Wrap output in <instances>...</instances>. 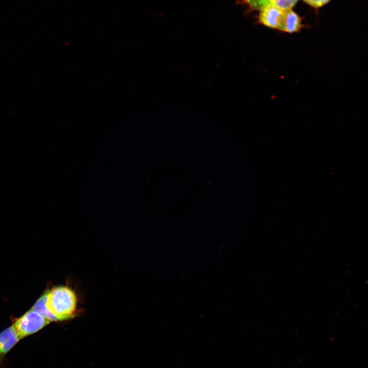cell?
<instances>
[{
    "instance_id": "1",
    "label": "cell",
    "mask_w": 368,
    "mask_h": 368,
    "mask_svg": "<svg viewBox=\"0 0 368 368\" xmlns=\"http://www.w3.org/2000/svg\"><path fill=\"white\" fill-rule=\"evenodd\" d=\"M77 296L66 286H58L47 291L46 306L57 321L73 318L77 311Z\"/></svg>"
},
{
    "instance_id": "2",
    "label": "cell",
    "mask_w": 368,
    "mask_h": 368,
    "mask_svg": "<svg viewBox=\"0 0 368 368\" xmlns=\"http://www.w3.org/2000/svg\"><path fill=\"white\" fill-rule=\"evenodd\" d=\"M51 321L38 312L31 309L16 319L12 326L21 339L33 334Z\"/></svg>"
},
{
    "instance_id": "3",
    "label": "cell",
    "mask_w": 368,
    "mask_h": 368,
    "mask_svg": "<svg viewBox=\"0 0 368 368\" xmlns=\"http://www.w3.org/2000/svg\"><path fill=\"white\" fill-rule=\"evenodd\" d=\"M20 339L12 325L0 333V366L7 353Z\"/></svg>"
},
{
    "instance_id": "4",
    "label": "cell",
    "mask_w": 368,
    "mask_h": 368,
    "mask_svg": "<svg viewBox=\"0 0 368 368\" xmlns=\"http://www.w3.org/2000/svg\"><path fill=\"white\" fill-rule=\"evenodd\" d=\"M284 11L267 6L260 10L259 20L264 26L280 30Z\"/></svg>"
},
{
    "instance_id": "5",
    "label": "cell",
    "mask_w": 368,
    "mask_h": 368,
    "mask_svg": "<svg viewBox=\"0 0 368 368\" xmlns=\"http://www.w3.org/2000/svg\"><path fill=\"white\" fill-rule=\"evenodd\" d=\"M301 21L300 16L291 9L284 11L279 30L290 33L298 32L302 27Z\"/></svg>"
},
{
    "instance_id": "6",
    "label": "cell",
    "mask_w": 368,
    "mask_h": 368,
    "mask_svg": "<svg viewBox=\"0 0 368 368\" xmlns=\"http://www.w3.org/2000/svg\"><path fill=\"white\" fill-rule=\"evenodd\" d=\"M47 291L45 292L35 302L31 308L32 309L40 313L43 316L50 320L57 321L55 316L48 310L46 306Z\"/></svg>"
},
{
    "instance_id": "7",
    "label": "cell",
    "mask_w": 368,
    "mask_h": 368,
    "mask_svg": "<svg viewBox=\"0 0 368 368\" xmlns=\"http://www.w3.org/2000/svg\"><path fill=\"white\" fill-rule=\"evenodd\" d=\"M298 0H266L261 5L260 10L265 7H273L283 11L290 10Z\"/></svg>"
},
{
    "instance_id": "8",
    "label": "cell",
    "mask_w": 368,
    "mask_h": 368,
    "mask_svg": "<svg viewBox=\"0 0 368 368\" xmlns=\"http://www.w3.org/2000/svg\"><path fill=\"white\" fill-rule=\"evenodd\" d=\"M307 4L314 8H319L327 4L330 0H303Z\"/></svg>"
},
{
    "instance_id": "9",
    "label": "cell",
    "mask_w": 368,
    "mask_h": 368,
    "mask_svg": "<svg viewBox=\"0 0 368 368\" xmlns=\"http://www.w3.org/2000/svg\"><path fill=\"white\" fill-rule=\"evenodd\" d=\"M253 9L260 10L262 4L266 0H245Z\"/></svg>"
}]
</instances>
